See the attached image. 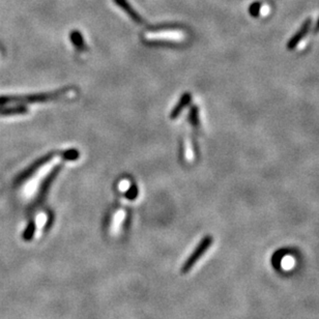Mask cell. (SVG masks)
Wrapping results in <instances>:
<instances>
[{"label":"cell","mask_w":319,"mask_h":319,"mask_svg":"<svg viewBox=\"0 0 319 319\" xmlns=\"http://www.w3.org/2000/svg\"><path fill=\"white\" fill-rule=\"evenodd\" d=\"M192 100V95L191 93L189 92H185L183 93L182 96H181V99L179 101V103H177L175 105V107L173 108V110L171 111V114H170V118L171 119H175L179 117V115L182 113V111L187 107V106L189 105V103L191 102Z\"/></svg>","instance_id":"52a82bcc"},{"label":"cell","mask_w":319,"mask_h":319,"mask_svg":"<svg viewBox=\"0 0 319 319\" xmlns=\"http://www.w3.org/2000/svg\"><path fill=\"white\" fill-rule=\"evenodd\" d=\"M55 156H56V154L52 153V154H48V155H46L45 157H43V158H41L40 160H38V161L35 162L34 164H32V165L28 168L27 170L24 171V172L22 173V175H21V177H20V181L26 179V177L29 176V175H31L34 171H38L42 166L46 165L47 163H49L50 161H52L53 158H54Z\"/></svg>","instance_id":"8992f818"},{"label":"cell","mask_w":319,"mask_h":319,"mask_svg":"<svg viewBox=\"0 0 319 319\" xmlns=\"http://www.w3.org/2000/svg\"><path fill=\"white\" fill-rule=\"evenodd\" d=\"M129 187H130V184H129L128 181H122L120 182V184H119V189L122 190V191H127Z\"/></svg>","instance_id":"2e32d148"},{"label":"cell","mask_w":319,"mask_h":319,"mask_svg":"<svg viewBox=\"0 0 319 319\" xmlns=\"http://www.w3.org/2000/svg\"><path fill=\"white\" fill-rule=\"evenodd\" d=\"M79 152L77 149H68L61 154V157H63L64 160H68V161H75L79 158Z\"/></svg>","instance_id":"8fae6325"},{"label":"cell","mask_w":319,"mask_h":319,"mask_svg":"<svg viewBox=\"0 0 319 319\" xmlns=\"http://www.w3.org/2000/svg\"><path fill=\"white\" fill-rule=\"evenodd\" d=\"M27 108L20 106V107H13V108H0V114L2 115H14V114H25L27 113Z\"/></svg>","instance_id":"30bf717a"},{"label":"cell","mask_w":319,"mask_h":319,"mask_svg":"<svg viewBox=\"0 0 319 319\" xmlns=\"http://www.w3.org/2000/svg\"><path fill=\"white\" fill-rule=\"evenodd\" d=\"M34 232H35V224L33 222H31V223H29V225L27 226V228L25 229L23 237L25 239H27V241H30V239L34 235Z\"/></svg>","instance_id":"5bb4252c"},{"label":"cell","mask_w":319,"mask_h":319,"mask_svg":"<svg viewBox=\"0 0 319 319\" xmlns=\"http://www.w3.org/2000/svg\"><path fill=\"white\" fill-rule=\"evenodd\" d=\"M313 32H314V33L319 32V19H318V21H317V23H316V26H315V28H314Z\"/></svg>","instance_id":"e0dca14e"},{"label":"cell","mask_w":319,"mask_h":319,"mask_svg":"<svg viewBox=\"0 0 319 319\" xmlns=\"http://www.w3.org/2000/svg\"><path fill=\"white\" fill-rule=\"evenodd\" d=\"M114 2L120 6L122 10L128 14V16L131 18L133 21L138 23V24H141L143 22L142 18H141L140 15L130 5V3L127 1V0H114Z\"/></svg>","instance_id":"ba28073f"},{"label":"cell","mask_w":319,"mask_h":319,"mask_svg":"<svg viewBox=\"0 0 319 319\" xmlns=\"http://www.w3.org/2000/svg\"><path fill=\"white\" fill-rule=\"evenodd\" d=\"M312 25V20L311 19H307L303 25L300 26V28L295 33L294 37H292L288 43H287V49L288 50H294L297 47L298 44L304 40V38L308 34L310 28H311Z\"/></svg>","instance_id":"3957f363"},{"label":"cell","mask_w":319,"mask_h":319,"mask_svg":"<svg viewBox=\"0 0 319 319\" xmlns=\"http://www.w3.org/2000/svg\"><path fill=\"white\" fill-rule=\"evenodd\" d=\"M53 166H54V164H53V163L51 164V161H50L49 163H47L46 165H44V166H42L40 168V169L38 170V174L33 177V179L27 184V187L25 188V194L27 195V196H30V195L33 194L35 189L38 188V185L41 182L42 179H44V177L46 176V174L50 170V168H52Z\"/></svg>","instance_id":"277c9868"},{"label":"cell","mask_w":319,"mask_h":319,"mask_svg":"<svg viewBox=\"0 0 319 319\" xmlns=\"http://www.w3.org/2000/svg\"><path fill=\"white\" fill-rule=\"evenodd\" d=\"M214 242V238L211 235H206L201 239V242L198 244V246L195 248L194 252L188 257V259L184 261L182 267V273H187L189 271H191L196 262L201 258V257L205 254V252L209 249L210 246Z\"/></svg>","instance_id":"7a4b0ae2"},{"label":"cell","mask_w":319,"mask_h":319,"mask_svg":"<svg viewBox=\"0 0 319 319\" xmlns=\"http://www.w3.org/2000/svg\"><path fill=\"white\" fill-rule=\"evenodd\" d=\"M190 121L194 127H197L198 123H199V118H198V109L196 106H193L191 112H190V117H189Z\"/></svg>","instance_id":"7c38bea8"},{"label":"cell","mask_w":319,"mask_h":319,"mask_svg":"<svg viewBox=\"0 0 319 319\" xmlns=\"http://www.w3.org/2000/svg\"><path fill=\"white\" fill-rule=\"evenodd\" d=\"M147 40H169L181 41L183 39V34L176 30H163L158 32H149L146 34Z\"/></svg>","instance_id":"5b68a950"},{"label":"cell","mask_w":319,"mask_h":319,"mask_svg":"<svg viewBox=\"0 0 319 319\" xmlns=\"http://www.w3.org/2000/svg\"><path fill=\"white\" fill-rule=\"evenodd\" d=\"M69 39L70 41H72L73 43V45L79 49L80 51H83L86 49V46H85V43H84V40L82 38V35L81 33H80L79 31L77 30H74L70 32V35H69Z\"/></svg>","instance_id":"9c48e42d"},{"label":"cell","mask_w":319,"mask_h":319,"mask_svg":"<svg viewBox=\"0 0 319 319\" xmlns=\"http://www.w3.org/2000/svg\"><path fill=\"white\" fill-rule=\"evenodd\" d=\"M68 92V90L58 91L49 93H40V94H31V95H2L0 96V104H8V103H42L48 102L51 100H55L57 97L63 96Z\"/></svg>","instance_id":"6da1fadb"},{"label":"cell","mask_w":319,"mask_h":319,"mask_svg":"<svg viewBox=\"0 0 319 319\" xmlns=\"http://www.w3.org/2000/svg\"><path fill=\"white\" fill-rule=\"evenodd\" d=\"M260 7L261 4L258 2H254L250 7H249V12L253 17H257L260 14Z\"/></svg>","instance_id":"9a60e30c"},{"label":"cell","mask_w":319,"mask_h":319,"mask_svg":"<svg viewBox=\"0 0 319 319\" xmlns=\"http://www.w3.org/2000/svg\"><path fill=\"white\" fill-rule=\"evenodd\" d=\"M138 196V188L137 185H131L126 191V198L129 200H135Z\"/></svg>","instance_id":"4fadbf2b"}]
</instances>
